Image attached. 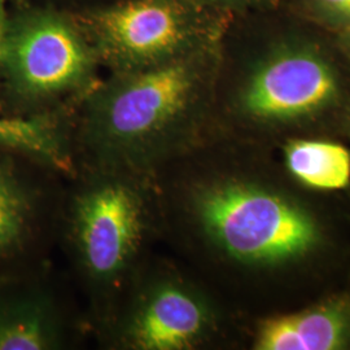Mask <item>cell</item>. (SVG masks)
<instances>
[{"mask_svg": "<svg viewBox=\"0 0 350 350\" xmlns=\"http://www.w3.org/2000/svg\"><path fill=\"white\" fill-rule=\"evenodd\" d=\"M208 75L201 47L101 79L79 101L69 134L73 170L109 167L154 178L187 150Z\"/></svg>", "mask_w": 350, "mask_h": 350, "instance_id": "1", "label": "cell"}, {"mask_svg": "<svg viewBox=\"0 0 350 350\" xmlns=\"http://www.w3.org/2000/svg\"><path fill=\"white\" fill-rule=\"evenodd\" d=\"M64 202L65 240L98 318L108 321L139 267L161 214L154 178L77 166Z\"/></svg>", "mask_w": 350, "mask_h": 350, "instance_id": "2", "label": "cell"}, {"mask_svg": "<svg viewBox=\"0 0 350 350\" xmlns=\"http://www.w3.org/2000/svg\"><path fill=\"white\" fill-rule=\"evenodd\" d=\"M180 211L213 250L241 266L297 261L317 250L322 230L299 202L239 175L188 186Z\"/></svg>", "mask_w": 350, "mask_h": 350, "instance_id": "3", "label": "cell"}, {"mask_svg": "<svg viewBox=\"0 0 350 350\" xmlns=\"http://www.w3.org/2000/svg\"><path fill=\"white\" fill-rule=\"evenodd\" d=\"M98 52L81 23L66 14L10 1L0 78L23 109L82 100L101 79Z\"/></svg>", "mask_w": 350, "mask_h": 350, "instance_id": "4", "label": "cell"}, {"mask_svg": "<svg viewBox=\"0 0 350 350\" xmlns=\"http://www.w3.org/2000/svg\"><path fill=\"white\" fill-rule=\"evenodd\" d=\"M104 325L117 349L191 350L212 336L217 315L185 278L143 263Z\"/></svg>", "mask_w": 350, "mask_h": 350, "instance_id": "5", "label": "cell"}, {"mask_svg": "<svg viewBox=\"0 0 350 350\" xmlns=\"http://www.w3.org/2000/svg\"><path fill=\"white\" fill-rule=\"evenodd\" d=\"M111 73L152 66L205 47L187 0H127L81 23Z\"/></svg>", "mask_w": 350, "mask_h": 350, "instance_id": "6", "label": "cell"}, {"mask_svg": "<svg viewBox=\"0 0 350 350\" xmlns=\"http://www.w3.org/2000/svg\"><path fill=\"white\" fill-rule=\"evenodd\" d=\"M338 77L313 51H280L258 64L240 88L239 111L253 121H292L336 100Z\"/></svg>", "mask_w": 350, "mask_h": 350, "instance_id": "7", "label": "cell"}, {"mask_svg": "<svg viewBox=\"0 0 350 350\" xmlns=\"http://www.w3.org/2000/svg\"><path fill=\"white\" fill-rule=\"evenodd\" d=\"M257 350H340L350 345V296L335 295L302 312L258 325Z\"/></svg>", "mask_w": 350, "mask_h": 350, "instance_id": "8", "label": "cell"}, {"mask_svg": "<svg viewBox=\"0 0 350 350\" xmlns=\"http://www.w3.org/2000/svg\"><path fill=\"white\" fill-rule=\"evenodd\" d=\"M68 338L66 317L50 293L0 297V350L62 349Z\"/></svg>", "mask_w": 350, "mask_h": 350, "instance_id": "9", "label": "cell"}, {"mask_svg": "<svg viewBox=\"0 0 350 350\" xmlns=\"http://www.w3.org/2000/svg\"><path fill=\"white\" fill-rule=\"evenodd\" d=\"M0 148L21 153L57 172H73L68 131L52 114L0 118Z\"/></svg>", "mask_w": 350, "mask_h": 350, "instance_id": "10", "label": "cell"}, {"mask_svg": "<svg viewBox=\"0 0 350 350\" xmlns=\"http://www.w3.org/2000/svg\"><path fill=\"white\" fill-rule=\"evenodd\" d=\"M42 198L16 170L0 160V258L20 252L37 231Z\"/></svg>", "mask_w": 350, "mask_h": 350, "instance_id": "11", "label": "cell"}, {"mask_svg": "<svg viewBox=\"0 0 350 350\" xmlns=\"http://www.w3.org/2000/svg\"><path fill=\"white\" fill-rule=\"evenodd\" d=\"M283 154L288 172L306 187L336 191L350 183V152L341 144L296 139L288 142Z\"/></svg>", "mask_w": 350, "mask_h": 350, "instance_id": "12", "label": "cell"}, {"mask_svg": "<svg viewBox=\"0 0 350 350\" xmlns=\"http://www.w3.org/2000/svg\"><path fill=\"white\" fill-rule=\"evenodd\" d=\"M321 8L334 17L350 20V0H318Z\"/></svg>", "mask_w": 350, "mask_h": 350, "instance_id": "13", "label": "cell"}, {"mask_svg": "<svg viewBox=\"0 0 350 350\" xmlns=\"http://www.w3.org/2000/svg\"><path fill=\"white\" fill-rule=\"evenodd\" d=\"M8 10H10V0H0V63L4 49V38H5V29H7V20H8Z\"/></svg>", "mask_w": 350, "mask_h": 350, "instance_id": "14", "label": "cell"}, {"mask_svg": "<svg viewBox=\"0 0 350 350\" xmlns=\"http://www.w3.org/2000/svg\"><path fill=\"white\" fill-rule=\"evenodd\" d=\"M193 3H202V4H213V5H231V4H241L248 3L253 0H191Z\"/></svg>", "mask_w": 350, "mask_h": 350, "instance_id": "15", "label": "cell"}]
</instances>
